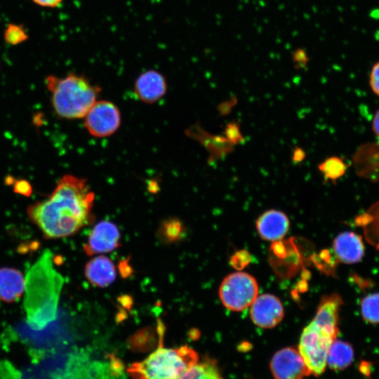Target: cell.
<instances>
[{
  "label": "cell",
  "mask_w": 379,
  "mask_h": 379,
  "mask_svg": "<svg viewBox=\"0 0 379 379\" xmlns=\"http://www.w3.org/2000/svg\"><path fill=\"white\" fill-rule=\"evenodd\" d=\"M94 199L84 178L65 175L48 199L28 207L27 215L46 237H64L88 223Z\"/></svg>",
  "instance_id": "cell-1"
},
{
  "label": "cell",
  "mask_w": 379,
  "mask_h": 379,
  "mask_svg": "<svg viewBox=\"0 0 379 379\" xmlns=\"http://www.w3.org/2000/svg\"><path fill=\"white\" fill-rule=\"evenodd\" d=\"M62 284L52 253L45 250L25 277L24 308L32 328L41 329L55 319Z\"/></svg>",
  "instance_id": "cell-2"
},
{
  "label": "cell",
  "mask_w": 379,
  "mask_h": 379,
  "mask_svg": "<svg viewBox=\"0 0 379 379\" xmlns=\"http://www.w3.org/2000/svg\"><path fill=\"white\" fill-rule=\"evenodd\" d=\"M343 300L337 293L322 298L316 315L303 329L298 350L311 374L319 376L326 368L329 348L339 333V310Z\"/></svg>",
  "instance_id": "cell-3"
},
{
  "label": "cell",
  "mask_w": 379,
  "mask_h": 379,
  "mask_svg": "<svg viewBox=\"0 0 379 379\" xmlns=\"http://www.w3.org/2000/svg\"><path fill=\"white\" fill-rule=\"evenodd\" d=\"M55 112L66 119L84 117L96 102L100 88L83 75L70 73L66 77L50 75L46 79Z\"/></svg>",
  "instance_id": "cell-4"
},
{
  "label": "cell",
  "mask_w": 379,
  "mask_h": 379,
  "mask_svg": "<svg viewBox=\"0 0 379 379\" xmlns=\"http://www.w3.org/2000/svg\"><path fill=\"white\" fill-rule=\"evenodd\" d=\"M199 361L197 352L187 345L157 350L142 361L131 364L127 373L132 379H178Z\"/></svg>",
  "instance_id": "cell-5"
},
{
  "label": "cell",
  "mask_w": 379,
  "mask_h": 379,
  "mask_svg": "<svg viewBox=\"0 0 379 379\" xmlns=\"http://www.w3.org/2000/svg\"><path fill=\"white\" fill-rule=\"evenodd\" d=\"M258 293V286L255 278L243 272L227 275L219 289L223 305L232 311H241L251 305Z\"/></svg>",
  "instance_id": "cell-6"
},
{
  "label": "cell",
  "mask_w": 379,
  "mask_h": 379,
  "mask_svg": "<svg viewBox=\"0 0 379 379\" xmlns=\"http://www.w3.org/2000/svg\"><path fill=\"white\" fill-rule=\"evenodd\" d=\"M84 117L88 131L98 138L113 134L121 124L119 109L114 103L107 100L96 101Z\"/></svg>",
  "instance_id": "cell-7"
},
{
  "label": "cell",
  "mask_w": 379,
  "mask_h": 379,
  "mask_svg": "<svg viewBox=\"0 0 379 379\" xmlns=\"http://www.w3.org/2000/svg\"><path fill=\"white\" fill-rule=\"evenodd\" d=\"M274 379H302L311 375L298 349L285 347L277 352L270 361Z\"/></svg>",
  "instance_id": "cell-8"
},
{
  "label": "cell",
  "mask_w": 379,
  "mask_h": 379,
  "mask_svg": "<svg viewBox=\"0 0 379 379\" xmlns=\"http://www.w3.org/2000/svg\"><path fill=\"white\" fill-rule=\"evenodd\" d=\"M251 317L258 326L270 328L276 326L284 317V307L280 300L272 294L257 296L251 305Z\"/></svg>",
  "instance_id": "cell-9"
},
{
  "label": "cell",
  "mask_w": 379,
  "mask_h": 379,
  "mask_svg": "<svg viewBox=\"0 0 379 379\" xmlns=\"http://www.w3.org/2000/svg\"><path fill=\"white\" fill-rule=\"evenodd\" d=\"M119 239V231L114 223L101 221L91 230L84 251L89 255L112 251L118 247Z\"/></svg>",
  "instance_id": "cell-10"
},
{
  "label": "cell",
  "mask_w": 379,
  "mask_h": 379,
  "mask_svg": "<svg viewBox=\"0 0 379 379\" xmlns=\"http://www.w3.org/2000/svg\"><path fill=\"white\" fill-rule=\"evenodd\" d=\"M333 251L338 261L345 264H354L364 258L365 246L360 235L345 231L335 238Z\"/></svg>",
  "instance_id": "cell-11"
},
{
  "label": "cell",
  "mask_w": 379,
  "mask_h": 379,
  "mask_svg": "<svg viewBox=\"0 0 379 379\" xmlns=\"http://www.w3.org/2000/svg\"><path fill=\"white\" fill-rule=\"evenodd\" d=\"M166 89L167 84L164 77L154 69L142 72L135 81V95L146 103H153L161 99L165 95Z\"/></svg>",
  "instance_id": "cell-12"
},
{
  "label": "cell",
  "mask_w": 379,
  "mask_h": 379,
  "mask_svg": "<svg viewBox=\"0 0 379 379\" xmlns=\"http://www.w3.org/2000/svg\"><path fill=\"white\" fill-rule=\"evenodd\" d=\"M289 225L286 215L274 209L265 211L256 221V228L260 237L271 241L282 239L287 233Z\"/></svg>",
  "instance_id": "cell-13"
},
{
  "label": "cell",
  "mask_w": 379,
  "mask_h": 379,
  "mask_svg": "<svg viewBox=\"0 0 379 379\" xmlns=\"http://www.w3.org/2000/svg\"><path fill=\"white\" fill-rule=\"evenodd\" d=\"M353 163L359 176L379 180V142L368 143L359 147L353 157Z\"/></svg>",
  "instance_id": "cell-14"
},
{
  "label": "cell",
  "mask_w": 379,
  "mask_h": 379,
  "mask_svg": "<svg viewBox=\"0 0 379 379\" xmlns=\"http://www.w3.org/2000/svg\"><path fill=\"white\" fill-rule=\"evenodd\" d=\"M25 291V277L15 268H0V300L13 302L20 298Z\"/></svg>",
  "instance_id": "cell-15"
},
{
  "label": "cell",
  "mask_w": 379,
  "mask_h": 379,
  "mask_svg": "<svg viewBox=\"0 0 379 379\" xmlns=\"http://www.w3.org/2000/svg\"><path fill=\"white\" fill-rule=\"evenodd\" d=\"M85 275L94 286L105 287L114 281L116 270L110 259L101 255L88 262L85 267Z\"/></svg>",
  "instance_id": "cell-16"
},
{
  "label": "cell",
  "mask_w": 379,
  "mask_h": 379,
  "mask_svg": "<svg viewBox=\"0 0 379 379\" xmlns=\"http://www.w3.org/2000/svg\"><path fill=\"white\" fill-rule=\"evenodd\" d=\"M196 137L210 153L209 161L220 160L233 152L234 145L224 135L208 134L201 130Z\"/></svg>",
  "instance_id": "cell-17"
},
{
  "label": "cell",
  "mask_w": 379,
  "mask_h": 379,
  "mask_svg": "<svg viewBox=\"0 0 379 379\" xmlns=\"http://www.w3.org/2000/svg\"><path fill=\"white\" fill-rule=\"evenodd\" d=\"M352 346L345 341L335 340L331 345L326 365L333 371H342L347 368L354 360Z\"/></svg>",
  "instance_id": "cell-18"
},
{
  "label": "cell",
  "mask_w": 379,
  "mask_h": 379,
  "mask_svg": "<svg viewBox=\"0 0 379 379\" xmlns=\"http://www.w3.org/2000/svg\"><path fill=\"white\" fill-rule=\"evenodd\" d=\"M178 379H224L216 361L208 357L190 368Z\"/></svg>",
  "instance_id": "cell-19"
},
{
  "label": "cell",
  "mask_w": 379,
  "mask_h": 379,
  "mask_svg": "<svg viewBox=\"0 0 379 379\" xmlns=\"http://www.w3.org/2000/svg\"><path fill=\"white\" fill-rule=\"evenodd\" d=\"M347 167L343 159L330 157L319 164L318 170L326 181H335L345 173Z\"/></svg>",
  "instance_id": "cell-20"
},
{
  "label": "cell",
  "mask_w": 379,
  "mask_h": 379,
  "mask_svg": "<svg viewBox=\"0 0 379 379\" xmlns=\"http://www.w3.org/2000/svg\"><path fill=\"white\" fill-rule=\"evenodd\" d=\"M360 309L364 321L373 324H379V292L364 297Z\"/></svg>",
  "instance_id": "cell-21"
},
{
  "label": "cell",
  "mask_w": 379,
  "mask_h": 379,
  "mask_svg": "<svg viewBox=\"0 0 379 379\" xmlns=\"http://www.w3.org/2000/svg\"><path fill=\"white\" fill-rule=\"evenodd\" d=\"M4 38L8 44L15 45L26 40L27 35L21 26L10 24L4 32Z\"/></svg>",
  "instance_id": "cell-22"
},
{
  "label": "cell",
  "mask_w": 379,
  "mask_h": 379,
  "mask_svg": "<svg viewBox=\"0 0 379 379\" xmlns=\"http://www.w3.org/2000/svg\"><path fill=\"white\" fill-rule=\"evenodd\" d=\"M223 135L234 146L241 144L245 139L240 130V124L232 121L227 124L225 127Z\"/></svg>",
  "instance_id": "cell-23"
},
{
  "label": "cell",
  "mask_w": 379,
  "mask_h": 379,
  "mask_svg": "<svg viewBox=\"0 0 379 379\" xmlns=\"http://www.w3.org/2000/svg\"><path fill=\"white\" fill-rule=\"evenodd\" d=\"M166 237L168 239H175L180 233V222L177 220L168 221L164 227Z\"/></svg>",
  "instance_id": "cell-24"
},
{
  "label": "cell",
  "mask_w": 379,
  "mask_h": 379,
  "mask_svg": "<svg viewBox=\"0 0 379 379\" xmlns=\"http://www.w3.org/2000/svg\"><path fill=\"white\" fill-rule=\"evenodd\" d=\"M369 83L373 92L379 96V61L371 69Z\"/></svg>",
  "instance_id": "cell-25"
},
{
  "label": "cell",
  "mask_w": 379,
  "mask_h": 379,
  "mask_svg": "<svg viewBox=\"0 0 379 379\" xmlns=\"http://www.w3.org/2000/svg\"><path fill=\"white\" fill-rule=\"evenodd\" d=\"M293 61L296 63V67H303L307 62V58L304 51H298L293 55Z\"/></svg>",
  "instance_id": "cell-26"
},
{
  "label": "cell",
  "mask_w": 379,
  "mask_h": 379,
  "mask_svg": "<svg viewBox=\"0 0 379 379\" xmlns=\"http://www.w3.org/2000/svg\"><path fill=\"white\" fill-rule=\"evenodd\" d=\"M36 4L48 8H55L59 6L63 0H32Z\"/></svg>",
  "instance_id": "cell-27"
},
{
  "label": "cell",
  "mask_w": 379,
  "mask_h": 379,
  "mask_svg": "<svg viewBox=\"0 0 379 379\" xmlns=\"http://www.w3.org/2000/svg\"><path fill=\"white\" fill-rule=\"evenodd\" d=\"M305 158V152L300 147H295L292 154V161L295 164L301 163Z\"/></svg>",
  "instance_id": "cell-28"
},
{
  "label": "cell",
  "mask_w": 379,
  "mask_h": 379,
  "mask_svg": "<svg viewBox=\"0 0 379 379\" xmlns=\"http://www.w3.org/2000/svg\"><path fill=\"white\" fill-rule=\"evenodd\" d=\"M236 100H227V102H225L222 103L219 107V111L222 115H226L228 113H230L231 109L232 107L235 105Z\"/></svg>",
  "instance_id": "cell-29"
},
{
  "label": "cell",
  "mask_w": 379,
  "mask_h": 379,
  "mask_svg": "<svg viewBox=\"0 0 379 379\" xmlns=\"http://www.w3.org/2000/svg\"><path fill=\"white\" fill-rule=\"evenodd\" d=\"M372 128L375 134L379 138V109L374 114L372 121Z\"/></svg>",
  "instance_id": "cell-30"
},
{
  "label": "cell",
  "mask_w": 379,
  "mask_h": 379,
  "mask_svg": "<svg viewBox=\"0 0 379 379\" xmlns=\"http://www.w3.org/2000/svg\"><path fill=\"white\" fill-rule=\"evenodd\" d=\"M376 248L378 250H379V241L378 242L377 245H376Z\"/></svg>",
  "instance_id": "cell-31"
}]
</instances>
